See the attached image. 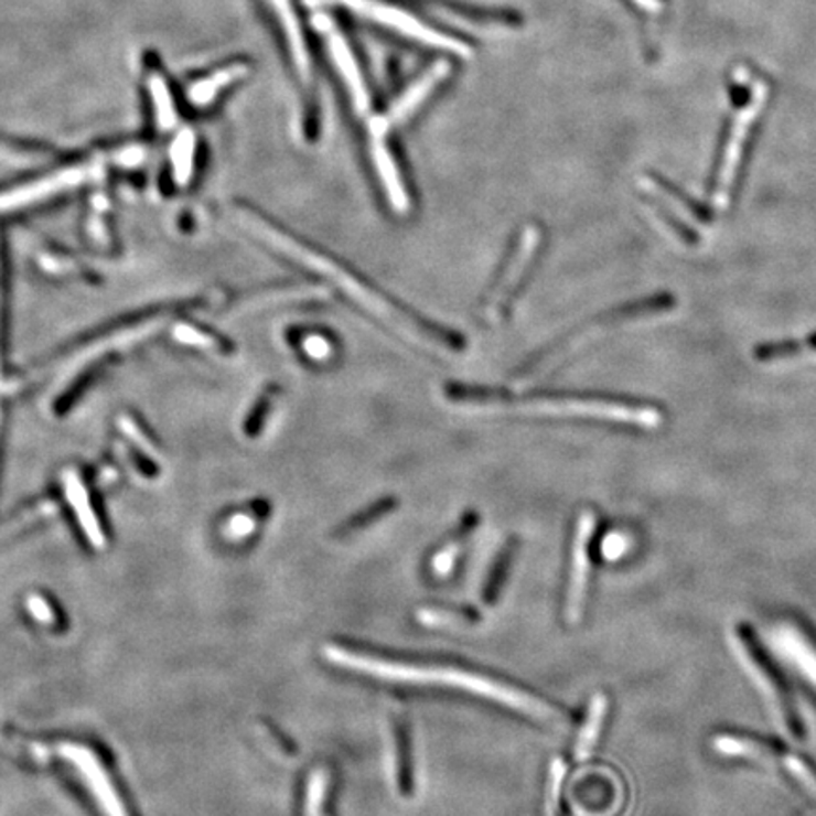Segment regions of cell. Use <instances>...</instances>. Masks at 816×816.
I'll return each mask as SVG.
<instances>
[{
  "instance_id": "obj_1",
  "label": "cell",
  "mask_w": 816,
  "mask_h": 816,
  "mask_svg": "<svg viewBox=\"0 0 816 816\" xmlns=\"http://www.w3.org/2000/svg\"><path fill=\"white\" fill-rule=\"evenodd\" d=\"M323 658L331 665L341 667L344 672L356 673L363 677L376 678L391 685L431 686V688H447V690L465 691L476 698L487 699L503 705L507 709L526 715V717L563 724L566 720L561 712L556 711L547 701H540L534 694L505 685L497 678L486 677L481 673L465 672L458 667H441V665H420L397 662V659L371 656L363 652L352 651L339 645L323 646Z\"/></svg>"
},
{
  "instance_id": "obj_2",
  "label": "cell",
  "mask_w": 816,
  "mask_h": 816,
  "mask_svg": "<svg viewBox=\"0 0 816 816\" xmlns=\"http://www.w3.org/2000/svg\"><path fill=\"white\" fill-rule=\"evenodd\" d=\"M237 214L240 217V222L248 225V229L254 230L256 235L267 240L270 246H275L277 250L288 254L291 259H296L299 264L307 265L309 269L318 270L323 277L333 280L356 303L362 304V307H365V309L376 314V316H380V320L389 323L391 328L401 331V335L407 336L410 341H415L416 344H421V346L423 344L434 343L433 336H429L426 331L421 333L420 328H416V325L408 322L407 318H402L396 309H391L389 304H386V301L375 296L373 291L367 290L363 283L357 282L356 278L348 275L346 270L341 269L339 265L333 264V261L325 259L323 256H318V254L310 251L309 248H304L301 244H297L293 238L286 237L280 230L270 227L269 224H265L261 217L254 216L248 211H238Z\"/></svg>"
},
{
  "instance_id": "obj_3",
  "label": "cell",
  "mask_w": 816,
  "mask_h": 816,
  "mask_svg": "<svg viewBox=\"0 0 816 816\" xmlns=\"http://www.w3.org/2000/svg\"><path fill=\"white\" fill-rule=\"evenodd\" d=\"M316 2L348 10L373 25L383 26L389 33L397 34L408 42H415L418 46L428 47L431 52L447 55V57L468 60L473 53L465 40L442 33L437 26L421 20L416 13L405 7H399L396 2H388V0H316Z\"/></svg>"
},
{
  "instance_id": "obj_4",
  "label": "cell",
  "mask_w": 816,
  "mask_h": 816,
  "mask_svg": "<svg viewBox=\"0 0 816 816\" xmlns=\"http://www.w3.org/2000/svg\"><path fill=\"white\" fill-rule=\"evenodd\" d=\"M511 410L527 415L587 416L600 420L622 421L645 429L658 428L662 423V412L658 408L605 399H535L513 405Z\"/></svg>"
},
{
  "instance_id": "obj_5",
  "label": "cell",
  "mask_w": 816,
  "mask_h": 816,
  "mask_svg": "<svg viewBox=\"0 0 816 816\" xmlns=\"http://www.w3.org/2000/svg\"><path fill=\"white\" fill-rule=\"evenodd\" d=\"M55 752L84 784L100 815L131 816L97 752L82 743H61Z\"/></svg>"
},
{
  "instance_id": "obj_6",
  "label": "cell",
  "mask_w": 816,
  "mask_h": 816,
  "mask_svg": "<svg viewBox=\"0 0 816 816\" xmlns=\"http://www.w3.org/2000/svg\"><path fill=\"white\" fill-rule=\"evenodd\" d=\"M316 29L322 34L323 47H325V53L330 57L333 71H335L341 84L348 93L352 108L356 110L357 116L367 118L373 103H371L367 79H365V74H363L354 47L350 44V40L344 36L343 29L336 25L331 18H328L325 13L318 15Z\"/></svg>"
},
{
  "instance_id": "obj_7",
  "label": "cell",
  "mask_w": 816,
  "mask_h": 816,
  "mask_svg": "<svg viewBox=\"0 0 816 816\" xmlns=\"http://www.w3.org/2000/svg\"><path fill=\"white\" fill-rule=\"evenodd\" d=\"M730 643L733 652L738 654V658L743 662L744 669H747V673L754 680L758 690L764 694L765 701L770 705L773 720L777 722L781 731H783L784 736L799 741V739L804 738V724L799 722V717L792 709L791 704L784 699L783 690L777 685V678L773 677V673L765 667L762 658L758 656V652L752 651V646L747 643V638L743 637L741 630L730 633Z\"/></svg>"
},
{
  "instance_id": "obj_8",
  "label": "cell",
  "mask_w": 816,
  "mask_h": 816,
  "mask_svg": "<svg viewBox=\"0 0 816 816\" xmlns=\"http://www.w3.org/2000/svg\"><path fill=\"white\" fill-rule=\"evenodd\" d=\"M765 95H767L765 87L762 84H756V87L752 89L751 99L747 100V105L739 110L738 116L733 119L722 165H720V172H718L715 197H712L718 211H724L726 206L730 204L731 187H733V182L738 176V167L741 155H743L744 142L749 139V131H751L754 119L762 112Z\"/></svg>"
},
{
  "instance_id": "obj_9",
  "label": "cell",
  "mask_w": 816,
  "mask_h": 816,
  "mask_svg": "<svg viewBox=\"0 0 816 816\" xmlns=\"http://www.w3.org/2000/svg\"><path fill=\"white\" fill-rule=\"evenodd\" d=\"M450 63L447 60L437 61L429 65L423 73L418 74L405 89H402L394 105L383 116L369 119V132L386 135L391 127L401 126L410 116H415L421 106L426 105L433 93L447 82L450 76Z\"/></svg>"
},
{
  "instance_id": "obj_10",
  "label": "cell",
  "mask_w": 816,
  "mask_h": 816,
  "mask_svg": "<svg viewBox=\"0 0 816 816\" xmlns=\"http://www.w3.org/2000/svg\"><path fill=\"white\" fill-rule=\"evenodd\" d=\"M275 20L286 53L290 57L291 71L304 87L314 84V57L310 50L309 34L304 31L301 15L293 0H265Z\"/></svg>"
},
{
  "instance_id": "obj_11",
  "label": "cell",
  "mask_w": 816,
  "mask_h": 816,
  "mask_svg": "<svg viewBox=\"0 0 816 816\" xmlns=\"http://www.w3.org/2000/svg\"><path fill=\"white\" fill-rule=\"evenodd\" d=\"M595 529V514L584 511L580 514L575 532L573 550H571V577L567 588V619L569 622H579L584 600H587L588 575H590V540Z\"/></svg>"
},
{
  "instance_id": "obj_12",
  "label": "cell",
  "mask_w": 816,
  "mask_h": 816,
  "mask_svg": "<svg viewBox=\"0 0 816 816\" xmlns=\"http://www.w3.org/2000/svg\"><path fill=\"white\" fill-rule=\"evenodd\" d=\"M250 71L248 63L233 61L229 65L217 66L216 71L204 74L201 78L193 79L185 89V99L193 108H206L230 86H235L238 79H243Z\"/></svg>"
},
{
  "instance_id": "obj_13",
  "label": "cell",
  "mask_w": 816,
  "mask_h": 816,
  "mask_svg": "<svg viewBox=\"0 0 816 816\" xmlns=\"http://www.w3.org/2000/svg\"><path fill=\"white\" fill-rule=\"evenodd\" d=\"M84 174L86 172L82 169H68V171L55 172L46 179L36 180L33 184L21 185V187L2 193L0 195V211H10L13 206L34 203V201L47 197L52 193L66 190L71 185L78 184L79 180H84Z\"/></svg>"
},
{
  "instance_id": "obj_14",
  "label": "cell",
  "mask_w": 816,
  "mask_h": 816,
  "mask_svg": "<svg viewBox=\"0 0 816 816\" xmlns=\"http://www.w3.org/2000/svg\"><path fill=\"white\" fill-rule=\"evenodd\" d=\"M371 158H373L378 176L383 180L384 190L388 193L389 203L399 214H405L410 208V201L405 192L401 174L397 171L394 155L389 153L388 144H386V135L371 132Z\"/></svg>"
},
{
  "instance_id": "obj_15",
  "label": "cell",
  "mask_w": 816,
  "mask_h": 816,
  "mask_svg": "<svg viewBox=\"0 0 816 816\" xmlns=\"http://www.w3.org/2000/svg\"><path fill=\"white\" fill-rule=\"evenodd\" d=\"M771 641L784 659H788L816 688V651L802 633L791 625H779L771 633Z\"/></svg>"
},
{
  "instance_id": "obj_16",
  "label": "cell",
  "mask_w": 816,
  "mask_h": 816,
  "mask_svg": "<svg viewBox=\"0 0 816 816\" xmlns=\"http://www.w3.org/2000/svg\"><path fill=\"white\" fill-rule=\"evenodd\" d=\"M146 87L152 99L153 124L159 131H171L179 121V112L165 73L155 60L146 61Z\"/></svg>"
},
{
  "instance_id": "obj_17",
  "label": "cell",
  "mask_w": 816,
  "mask_h": 816,
  "mask_svg": "<svg viewBox=\"0 0 816 816\" xmlns=\"http://www.w3.org/2000/svg\"><path fill=\"white\" fill-rule=\"evenodd\" d=\"M63 482H65V495L68 505L73 508L74 516L78 520L82 532L86 535L87 540L92 543L93 548H105V534L100 529L99 520L95 516L92 503H89V495H87L86 486L84 482L79 481V476L73 471H66L63 474Z\"/></svg>"
},
{
  "instance_id": "obj_18",
  "label": "cell",
  "mask_w": 816,
  "mask_h": 816,
  "mask_svg": "<svg viewBox=\"0 0 816 816\" xmlns=\"http://www.w3.org/2000/svg\"><path fill=\"white\" fill-rule=\"evenodd\" d=\"M537 244H539V230L535 229V227H527L524 230V235H522L518 254L514 257L513 264L507 269V275L503 277L500 286H497V290H495L494 297H492V301H490V309H487L490 318L497 316L501 307L507 301V297L513 293L514 286L520 282V278L524 277V270H526L527 265L532 261V257H534L535 250H537Z\"/></svg>"
},
{
  "instance_id": "obj_19",
  "label": "cell",
  "mask_w": 816,
  "mask_h": 816,
  "mask_svg": "<svg viewBox=\"0 0 816 816\" xmlns=\"http://www.w3.org/2000/svg\"><path fill=\"white\" fill-rule=\"evenodd\" d=\"M606 707H609V701H606L603 694L593 696L592 704H590V711H588L587 722L582 726L579 739H577V747H575V752H577L579 760H587L590 756V752L593 751V747L598 743L601 726H603V720L606 717Z\"/></svg>"
},
{
  "instance_id": "obj_20",
  "label": "cell",
  "mask_w": 816,
  "mask_h": 816,
  "mask_svg": "<svg viewBox=\"0 0 816 816\" xmlns=\"http://www.w3.org/2000/svg\"><path fill=\"white\" fill-rule=\"evenodd\" d=\"M195 150H197V139H195V132L192 129H184L172 142V174H174L176 184L185 185L192 179Z\"/></svg>"
},
{
  "instance_id": "obj_21",
  "label": "cell",
  "mask_w": 816,
  "mask_h": 816,
  "mask_svg": "<svg viewBox=\"0 0 816 816\" xmlns=\"http://www.w3.org/2000/svg\"><path fill=\"white\" fill-rule=\"evenodd\" d=\"M715 751L724 754V756H743L752 758L756 762L762 764H783V758H777L770 751L764 744L756 743V741H749V739L730 738V736H718L715 739Z\"/></svg>"
},
{
  "instance_id": "obj_22",
  "label": "cell",
  "mask_w": 816,
  "mask_h": 816,
  "mask_svg": "<svg viewBox=\"0 0 816 816\" xmlns=\"http://www.w3.org/2000/svg\"><path fill=\"white\" fill-rule=\"evenodd\" d=\"M330 788V775L325 770H314L307 783L304 816H325V799Z\"/></svg>"
},
{
  "instance_id": "obj_23",
  "label": "cell",
  "mask_w": 816,
  "mask_h": 816,
  "mask_svg": "<svg viewBox=\"0 0 816 816\" xmlns=\"http://www.w3.org/2000/svg\"><path fill=\"white\" fill-rule=\"evenodd\" d=\"M816 350V336H809L804 341H786V343L765 344L754 352V356L758 359H777V357L794 356V354H802V352H810Z\"/></svg>"
},
{
  "instance_id": "obj_24",
  "label": "cell",
  "mask_w": 816,
  "mask_h": 816,
  "mask_svg": "<svg viewBox=\"0 0 816 816\" xmlns=\"http://www.w3.org/2000/svg\"><path fill=\"white\" fill-rule=\"evenodd\" d=\"M783 765L792 777L804 786L805 791L810 792L816 797V775L809 770V765L796 756H784Z\"/></svg>"
},
{
  "instance_id": "obj_25",
  "label": "cell",
  "mask_w": 816,
  "mask_h": 816,
  "mask_svg": "<svg viewBox=\"0 0 816 816\" xmlns=\"http://www.w3.org/2000/svg\"><path fill=\"white\" fill-rule=\"evenodd\" d=\"M256 529V520L248 516V514H237L233 516L227 526H225V535L233 540L246 539L248 535L254 534Z\"/></svg>"
},
{
  "instance_id": "obj_26",
  "label": "cell",
  "mask_w": 816,
  "mask_h": 816,
  "mask_svg": "<svg viewBox=\"0 0 816 816\" xmlns=\"http://www.w3.org/2000/svg\"><path fill=\"white\" fill-rule=\"evenodd\" d=\"M174 336L179 339L180 343L192 344V346H197V348H216V343H214V339L203 335L201 331L193 330V328H190V325H179V328L174 330Z\"/></svg>"
},
{
  "instance_id": "obj_27",
  "label": "cell",
  "mask_w": 816,
  "mask_h": 816,
  "mask_svg": "<svg viewBox=\"0 0 816 816\" xmlns=\"http://www.w3.org/2000/svg\"><path fill=\"white\" fill-rule=\"evenodd\" d=\"M303 348L304 352H307L312 359H316V362L328 359V357L331 356V352H333L330 341L322 335L307 336V339H304Z\"/></svg>"
},
{
  "instance_id": "obj_28",
  "label": "cell",
  "mask_w": 816,
  "mask_h": 816,
  "mask_svg": "<svg viewBox=\"0 0 816 816\" xmlns=\"http://www.w3.org/2000/svg\"><path fill=\"white\" fill-rule=\"evenodd\" d=\"M26 609H29V612L33 614L34 620L40 622V624H55V612H53L52 606H50V603L44 598H40V595L29 598L26 600Z\"/></svg>"
},
{
  "instance_id": "obj_29",
  "label": "cell",
  "mask_w": 816,
  "mask_h": 816,
  "mask_svg": "<svg viewBox=\"0 0 816 816\" xmlns=\"http://www.w3.org/2000/svg\"><path fill=\"white\" fill-rule=\"evenodd\" d=\"M625 548H627V540H625L624 535L611 534L603 543V554L611 561L620 558L625 552Z\"/></svg>"
}]
</instances>
